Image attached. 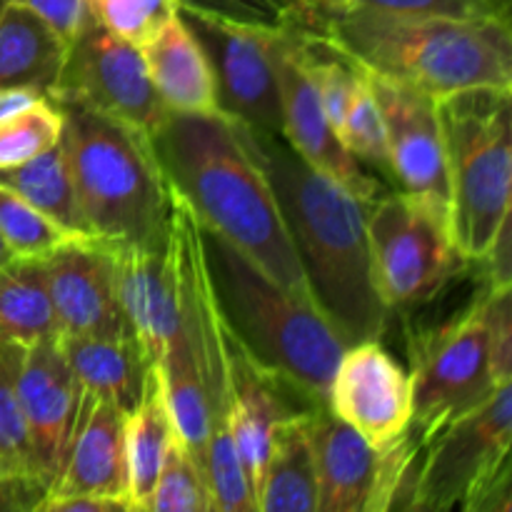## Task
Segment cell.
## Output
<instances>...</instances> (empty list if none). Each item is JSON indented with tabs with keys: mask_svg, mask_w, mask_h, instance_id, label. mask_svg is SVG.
I'll return each instance as SVG.
<instances>
[{
	"mask_svg": "<svg viewBox=\"0 0 512 512\" xmlns=\"http://www.w3.org/2000/svg\"><path fill=\"white\" fill-rule=\"evenodd\" d=\"M23 8L33 10L40 18L48 20L65 40H73L80 20H83V0H10Z\"/></svg>",
	"mask_w": 512,
	"mask_h": 512,
	"instance_id": "cell-37",
	"label": "cell"
},
{
	"mask_svg": "<svg viewBox=\"0 0 512 512\" xmlns=\"http://www.w3.org/2000/svg\"><path fill=\"white\" fill-rule=\"evenodd\" d=\"M118 295L135 340L148 363L158 365L163 350L180 328L178 275L170 235L143 245L113 248Z\"/></svg>",
	"mask_w": 512,
	"mask_h": 512,
	"instance_id": "cell-19",
	"label": "cell"
},
{
	"mask_svg": "<svg viewBox=\"0 0 512 512\" xmlns=\"http://www.w3.org/2000/svg\"><path fill=\"white\" fill-rule=\"evenodd\" d=\"M63 110V143L90 240L123 248L168 233V180L153 138L110 115L73 103Z\"/></svg>",
	"mask_w": 512,
	"mask_h": 512,
	"instance_id": "cell-5",
	"label": "cell"
},
{
	"mask_svg": "<svg viewBox=\"0 0 512 512\" xmlns=\"http://www.w3.org/2000/svg\"><path fill=\"white\" fill-rule=\"evenodd\" d=\"M125 418L128 413L110 400L83 393L68 453L43 500L68 495H105L128 500Z\"/></svg>",
	"mask_w": 512,
	"mask_h": 512,
	"instance_id": "cell-20",
	"label": "cell"
},
{
	"mask_svg": "<svg viewBox=\"0 0 512 512\" xmlns=\"http://www.w3.org/2000/svg\"><path fill=\"white\" fill-rule=\"evenodd\" d=\"M178 0H83V13L120 40L145 45L178 15Z\"/></svg>",
	"mask_w": 512,
	"mask_h": 512,
	"instance_id": "cell-33",
	"label": "cell"
},
{
	"mask_svg": "<svg viewBox=\"0 0 512 512\" xmlns=\"http://www.w3.org/2000/svg\"><path fill=\"white\" fill-rule=\"evenodd\" d=\"M300 30L303 28L275 30L270 40L275 78H278L280 115H283L280 135L305 163L333 178L363 203H370L385 193L383 185L365 173L363 165L343 148L335 130L330 128L320 105L318 88L305 63Z\"/></svg>",
	"mask_w": 512,
	"mask_h": 512,
	"instance_id": "cell-13",
	"label": "cell"
},
{
	"mask_svg": "<svg viewBox=\"0 0 512 512\" xmlns=\"http://www.w3.org/2000/svg\"><path fill=\"white\" fill-rule=\"evenodd\" d=\"M170 188L198 223L290 293L315 303L268 178L225 113L175 115L153 135Z\"/></svg>",
	"mask_w": 512,
	"mask_h": 512,
	"instance_id": "cell-2",
	"label": "cell"
},
{
	"mask_svg": "<svg viewBox=\"0 0 512 512\" xmlns=\"http://www.w3.org/2000/svg\"><path fill=\"white\" fill-rule=\"evenodd\" d=\"M512 383L420 440L405 510H512Z\"/></svg>",
	"mask_w": 512,
	"mask_h": 512,
	"instance_id": "cell-8",
	"label": "cell"
},
{
	"mask_svg": "<svg viewBox=\"0 0 512 512\" xmlns=\"http://www.w3.org/2000/svg\"><path fill=\"white\" fill-rule=\"evenodd\" d=\"M148 512H213L208 480L180 438L165 453Z\"/></svg>",
	"mask_w": 512,
	"mask_h": 512,
	"instance_id": "cell-31",
	"label": "cell"
},
{
	"mask_svg": "<svg viewBox=\"0 0 512 512\" xmlns=\"http://www.w3.org/2000/svg\"><path fill=\"white\" fill-rule=\"evenodd\" d=\"M360 70L383 115L390 175L398 180L400 190L405 193L425 195L450 210L448 165H445L438 100L373 70Z\"/></svg>",
	"mask_w": 512,
	"mask_h": 512,
	"instance_id": "cell-16",
	"label": "cell"
},
{
	"mask_svg": "<svg viewBox=\"0 0 512 512\" xmlns=\"http://www.w3.org/2000/svg\"><path fill=\"white\" fill-rule=\"evenodd\" d=\"M368 243L375 290L390 313L430 303L465 265L450 210L405 190L370 200Z\"/></svg>",
	"mask_w": 512,
	"mask_h": 512,
	"instance_id": "cell-9",
	"label": "cell"
},
{
	"mask_svg": "<svg viewBox=\"0 0 512 512\" xmlns=\"http://www.w3.org/2000/svg\"><path fill=\"white\" fill-rule=\"evenodd\" d=\"M200 230L225 325L265 370L300 398L325 405L335 365L348 348L338 330L318 305L268 278L228 240L203 225Z\"/></svg>",
	"mask_w": 512,
	"mask_h": 512,
	"instance_id": "cell-4",
	"label": "cell"
},
{
	"mask_svg": "<svg viewBox=\"0 0 512 512\" xmlns=\"http://www.w3.org/2000/svg\"><path fill=\"white\" fill-rule=\"evenodd\" d=\"M140 53L145 70L170 113H220L210 60L193 30L180 18V10L148 43L140 45Z\"/></svg>",
	"mask_w": 512,
	"mask_h": 512,
	"instance_id": "cell-22",
	"label": "cell"
},
{
	"mask_svg": "<svg viewBox=\"0 0 512 512\" xmlns=\"http://www.w3.org/2000/svg\"><path fill=\"white\" fill-rule=\"evenodd\" d=\"M5 3H8V0H0V10H3V5H5Z\"/></svg>",
	"mask_w": 512,
	"mask_h": 512,
	"instance_id": "cell-43",
	"label": "cell"
},
{
	"mask_svg": "<svg viewBox=\"0 0 512 512\" xmlns=\"http://www.w3.org/2000/svg\"><path fill=\"white\" fill-rule=\"evenodd\" d=\"M40 512H133L125 498H105V495H68L50 498L38 505Z\"/></svg>",
	"mask_w": 512,
	"mask_h": 512,
	"instance_id": "cell-38",
	"label": "cell"
},
{
	"mask_svg": "<svg viewBox=\"0 0 512 512\" xmlns=\"http://www.w3.org/2000/svg\"><path fill=\"white\" fill-rule=\"evenodd\" d=\"M180 18L208 55L220 113L253 130L280 135L283 115L270 53L275 30L220 23L188 10H180Z\"/></svg>",
	"mask_w": 512,
	"mask_h": 512,
	"instance_id": "cell-14",
	"label": "cell"
},
{
	"mask_svg": "<svg viewBox=\"0 0 512 512\" xmlns=\"http://www.w3.org/2000/svg\"><path fill=\"white\" fill-rule=\"evenodd\" d=\"M325 408L358 430L368 443L385 445L413 420V380L380 340H360L340 355L325 393Z\"/></svg>",
	"mask_w": 512,
	"mask_h": 512,
	"instance_id": "cell-15",
	"label": "cell"
},
{
	"mask_svg": "<svg viewBox=\"0 0 512 512\" xmlns=\"http://www.w3.org/2000/svg\"><path fill=\"white\" fill-rule=\"evenodd\" d=\"M413 420L420 440L483 403L498 385L493 368V300L490 288L455 320L410 338Z\"/></svg>",
	"mask_w": 512,
	"mask_h": 512,
	"instance_id": "cell-10",
	"label": "cell"
},
{
	"mask_svg": "<svg viewBox=\"0 0 512 512\" xmlns=\"http://www.w3.org/2000/svg\"><path fill=\"white\" fill-rule=\"evenodd\" d=\"M180 10L258 30H313L300 0H178Z\"/></svg>",
	"mask_w": 512,
	"mask_h": 512,
	"instance_id": "cell-32",
	"label": "cell"
},
{
	"mask_svg": "<svg viewBox=\"0 0 512 512\" xmlns=\"http://www.w3.org/2000/svg\"><path fill=\"white\" fill-rule=\"evenodd\" d=\"M238 123V120H235ZM278 200L298 263L320 313L345 345L380 340L390 310L373 283L368 203L305 163L283 135L238 123Z\"/></svg>",
	"mask_w": 512,
	"mask_h": 512,
	"instance_id": "cell-1",
	"label": "cell"
},
{
	"mask_svg": "<svg viewBox=\"0 0 512 512\" xmlns=\"http://www.w3.org/2000/svg\"><path fill=\"white\" fill-rule=\"evenodd\" d=\"M0 185L8 188L10 193L20 195L25 203L48 215L53 223H58L68 233L88 238L78 198H75L73 175H70L68 158H65L60 140L35 158L25 160V163L0 168Z\"/></svg>",
	"mask_w": 512,
	"mask_h": 512,
	"instance_id": "cell-28",
	"label": "cell"
},
{
	"mask_svg": "<svg viewBox=\"0 0 512 512\" xmlns=\"http://www.w3.org/2000/svg\"><path fill=\"white\" fill-rule=\"evenodd\" d=\"M355 10L413 18H508V0H360Z\"/></svg>",
	"mask_w": 512,
	"mask_h": 512,
	"instance_id": "cell-36",
	"label": "cell"
},
{
	"mask_svg": "<svg viewBox=\"0 0 512 512\" xmlns=\"http://www.w3.org/2000/svg\"><path fill=\"white\" fill-rule=\"evenodd\" d=\"M50 95L40 88H30V85H18V88H0V123L13 115L23 113V110L33 108L40 100H48Z\"/></svg>",
	"mask_w": 512,
	"mask_h": 512,
	"instance_id": "cell-40",
	"label": "cell"
},
{
	"mask_svg": "<svg viewBox=\"0 0 512 512\" xmlns=\"http://www.w3.org/2000/svg\"><path fill=\"white\" fill-rule=\"evenodd\" d=\"M448 165L450 230L465 263H480L510 220L512 90L475 88L438 100Z\"/></svg>",
	"mask_w": 512,
	"mask_h": 512,
	"instance_id": "cell-7",
	"label": "cell"
},
{
	"mask_svg": "<svg viewBox=\"0 0 512 512\" xmlns=\"http://www.w3.org/2000/svg\"><path fill=\"white\" fill-rule=\"evenodd\" d=\"M50 100L110 115L153 138L170 110L160 100L138 45L125 43L83 13Z\"/></svg>",
	"mask_w": 512,
	"mask_h": 512,
	"instance_id": "cell-12",
	"label": "cell"
},
{
	"mask_svg": "<svg viewBox=\"0 0 512 512\" xmlns=\"http://www.w3.org/2000/svg\"><path fill=\"white\" fill-rule=\"evenodd\" d=\"M15 390L40 478L50 490L68 453L83 398V390L60 350L58 338L38 340L20 348Z\"/></svg>",
	"mask_w": 512,
	"mask_h": 512,
	"instance_id": "cell-18",
	"label": "cell"
},
{
	"mask_svg": "<svg viewBox=\"0 0 512 512\" xmlns=\"http://www.w3.org/2000/svg\"><path fill=\"white\" fill-rule=\"evenodd\" d=\"M0 235L13 258H45L80 235L68 233L58 223L25 203L20 195L0 185Z\"/></svg>",
	"mask_w": 512,
	"mask_h": 512,
	"instance_id": "cell-30",
	"label": "cell"
},
{
	"mask_svg": "<svg viewBox=\"0 0 512 512\" xmlns=\"http://www.w3.org/2000/svg\"><path fill=\"white\" fill-rule=\"evenodd\" d=\"M338 138L340 143H343V148L348 150L360 165H375V168L385 170V173L390 175L383 115H380L378 103H375L373 93H370L368 83H365L363 70H360V83L358 88H355L353 100H350L348 113H345L343 125H340Z\"/></svg>",
	"mask_w": 512,
	"mask_h": 512,
	"instance_id": "cell-35",
	"label": "cell"
},
{
	"mask_svg": "<svg viewBox=\"0 0 512 512\" xmlns=\"http://www.w3.org/2000/svg\"><path fill=\"white\" fill-rule=\"evenodd\" d=\"M300 3H303L310 23H313V30L323 33L330 20L353 13L360 0H300Z\"/></svg>",
	"mask_w": 512,
	"mask_h": 512,
	"instance_id": "cell-41",
	"label": "cell"
},
{
	"mask_svg": "<svg viewBox=\"0 0 512 512\" xmlns=\"http://www.w3.org/2000/svg\"><path fill=\"white\" fill-rule=\"evenodd\" d=\"M63 133V110L55 100H40L33 108L0 123V168L35 158Z\"/></svg>",
	"mask_w": 512,
	"mask_h": 512,
	"instance_id": "cell-34",
	"label": "cell"
},
{
	"mask_svg": "<svg viewBox=\"0 0 512 512\" xmlns=\"http://www.w3.org/2000/svg\"><path fill=\"white\" fill-rule=\"evenodd\" d=\"M318 478V512L405 510L420 438L413 428L373 445L325 405L305 413Z\"/></svg>",
	"mask_w": 512,
	"mask_h": 512,
	"instance_id": "cell-11",
	"label": "cell"
},
{
	"mask_svg": "<svg viewBox=\"0 0 512 512\" xmlns=\"http://www.w3.org/2000/svg\"><path fill=\"white\" fill-rule=\"evenodd\" d=\"M360 68L430 98L475 88L512 90L508 18H413L353 10L323 30Z\"/></svg>",
	"mask_w": 512,
	"mask_h": 512,
	"instance_id": "cell-3",
	"label": "cell"
},
{
	"mask_svg": "<svg viewBox=\"0 0 512 512\" xmlns=\"http://www.w3.org/2000/svg\"><path fill=\"white\" fill-rule=\"evenodd\" d=\"M58 338L43 258H13L0 265V340L25 348Z\"/></svg>",
	"mask_w": 512,
	"mask_h": 512,
	"instance_id": "cell-27",
	"label": "cell"
},
{
	"mask_svg": "<svg viewBox=\"0 0 512 512\" xmlns=\"http://www.w3.org/2000/svg\"><path fill=\"white\" fill-rule=\"evenodd\" d=\"M175 438L178 433L160 385V375L158 370L150 368L143 395L125 418V470H128V503L133 512H148L160 465Z\"/></svg>",
	"mask_w": 512,
	"mask_h": 512,
	"instance_id": "cell-26",
	"label": "cell"
},
{
	"mask_svg": "<svg viewBox=\"0 0 512 512\" xmlns=\"http://www.w3.org/2000/svg\"><path fill=\"white\" fill-rule=\"evenodd\" d=\"M58 335L135 338L118 295V270L110 245L90 238L65 243L43 258Z\"/></svg>",
	"mask_w": 512,
	"mask_h": 512,
	"instance_id": "cell-17",
	"label": "cell"
},
{
	"mask_svg": "<svg viewBox=\"0 0 512 512\" xmlns=\"http://www.w3.org/2000/svg\"><path fill=\"white\" fill-rule=\"evenodd\" d=\"M68 45L48 20L8 0L0 10V88L30 85L53 95Z\"/></svg>",
	"mask_w": 512,
	"mask_h": 512,
	"instance_id": "cell-24",
	"label": "cell"
},
{
	"mask_svg": "<svg viewBox=\"0 0 512 512\" xmlns=\"http://www.w3.org/2000/svg\"><path fill=\"white\" fill-rule=\"evenodd\" d=\"M20 345L0 340V468L23 483L35 485L48 493L30 448L28 428L15 390V368H18Z\"/></svg>",
	"mask_w": 512,
	"mask_h": 512,
	"instance_id": "cell-29",
	"label": "cell"
},
{
	"mask_svg": "<svg viewBox=\"0 0 512 512\" xmlns=\"http://www.w3.org/2000/svg\"><path fill=\"white\" fill-rule=\"evenodd\" d=\"M225 358H228L230 433H233L240 463H243L255 498L275 430L285 418L300 413V410L290 408L288 398L283 395V388L288 385L275 378L270 370H265L240 345L228 325H225Z\"/></svg>",
	"mask_w": 512,
	"mask_h": 512,
	"instance_id": "cell-21",
	"label": "cell"
},
{
	"mask_svg": "<svg viewBox=\"0 0 512 512\" xmlns=\"http://www.w3.org/2000/svg\"><path fill=\"white\" fill-rule=\"evenodd\" d=\"M168 235L178 275L180 318L198 365L208 408V490L213 512H255L248 475L230 433L225 323L205 258L203 230L190 205L168 185Z\"/></svg>",
	"mask_w": 512,
	"mask_h": 512,
	"instance_id": "cell-6",
	"label": "cell"
},
{
	"mask_svg": "<svg viewBox=\"0 0 512 512\" xmlns=\"http://www.w3.org/2000/svg\"><path fill=\"white\" fill-rule=\"evenodd\" d=\"M45 493L35 485L23 483V480L13 478L0 468V512H18V510H38L40 500Z\"/></svg>",
	"mask_w": 512,
	"mask_h": 512,
	"instance_id": "cell-39",
	"label": "cell"
},
{
	"mask_svg": "<svg viewBox=\"0 0 512 512\" xmlns=\"http://www.w3.org/2000/svg\"><path fill=\"white\" fill-rule=\"evenodd\" d=\"M58 345L83 393L110 400L125 413L138 405L153 368L138 340L58 335Z\"/></svg>",
	"mask_w": 512,
	"mask_h": 512,
	"instance_id": "cell-23",
	"label": "cell"
},
{
	"mask_svg": "<svg viewBox=\"0 0 512 512\" xmlns=\"http://www.w3.org/2000/svg\"><path fill=\"white\" fill-rule=\"evenodd\" d=\"M8 260H13V253L8 250V245H5L3 235H0V265H5Z\"/></svg>",
	"mask_w": 512,
	"mask_h": 512,
	"instance_id": "cell-42",
	"label": "cell"
},
{
	"mask_svg": "<svg viewBox=\"0 0 512 512\" xmlns=\"http://www.w3.org/2000/svg\"><path fill=\"white\" fill-rule=\"evenodd\" d=\"M308 410L285 418L275 430L270 455L255 490L258 512H318V478L305 423Z\"/></svg>",
	"mask_w": 512,
	"mask_h": 512,
	"instance_id": "cell-25",
	"label": "cell"
}]
</instances>
